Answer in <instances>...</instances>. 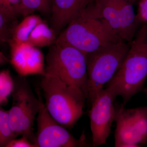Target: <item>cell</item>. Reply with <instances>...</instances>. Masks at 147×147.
I'll list each match as a JSON object with an SVG mask.
<instances>
[{"label":"cell","instance_id":"30bf717a","mask_svg":"<svg viewBox=\"0 0 147 147\" xmlns=\"http://www.w3.org/2000/svg\"><path fill=\"white\" fill-rule=\"evenodd\" d=\"M51 27L57 35L94 0H50Z\"/></svg>","mask_w":147,"mask_h":147},{"label":"cell","instance_id":"8fae6325","mask_svg":"<svg viewBox=\"0 0 147 147\" xmlns=\"http://www.w3.org/2000/svg\"><path fill=\"white\" fill-rule=\"evenodd\" d=\"M115 121V147H138L144 144L134 128L129 109L121 106L117 110Z\"/></svg>","mask_w":147,"mask_h":147},{"label":"cell","instance_id":"e0dca14e","mask_svg":"<svg viewBox=\"0 0 147 147\" xmlns=\"http://www.w3.org/2000/svg\"><path fill=\"white\" fill-rule=\"evenodd\" d=\"M14 87L13 79L8 70H3L0 73V104L5 105L8 101V98L12 94Z\"/></svg>","mask_w":147,"mask_h":147},{"label":"cell","instance_id":"ffe728a7","mask_svg":"<svg viewBox=\"0 0 147 147\" xmlns=\"http://www.w3.org/2000/svg\"><path fill=\"white\" fill-rule=\"evenodd\" d=\"M137 17L139 24H147V0H139Z\"/></svg>","mask_w":147,"mask_h":147},{"label":"cell","instance_id":"3957f363","mask_svg":"<svg viewBox=\"0 0 147 147\" xmlns=\"http://www.w3.org/2000/svg\"><path fill=\"white\" fill-rule=\"evenodd\" d=\"M57 38L86 55L110 43L123 40L102 18L88 7L69 23Z\"/></svg>","mask_w":147,"mask_h":147},{"label":"cell","instance_id":"8992f818","mask_svg":"<svg viewBox=\"0 0 147 147\" xmlns=\"http://www.w3.org/2000/svg\"><path fill=\"white\" fill-rule=\"evenodd\" d=\"M24 76L20 75L13 79L12 105L9 110V121L12 129L18 136L26 137L34 144V124L36 116L44 103L39 89L36 90L37 98Z\"/></svg>","mask_w":147,"mask_h":147},{"label":"cell","instance_id":"d6986e66","mask_svg":"<svg viewBox=\"0 0 147 147\" xmlns=\"http://www.w3.org/2000/svg\"><path fill=\"white\" fill-rule=\"evenodd\" d=\"M21 0H0V12L13 17L19 16Z\"/></svg>","mask_w":147,"mask_h":147},{"label":"cell","instance_id":"6da1fadb","mask_svg":"<svg viewBox=\"0 0 147 147\" xmlns=\"http://www.w3.org/2000/svg\"><path fill=\"white\" fill-rule=\"evenodd\" d=\"M121 67L107 84L125 105L144 87L147 78V24L142 25Z\"/></svg>","mask_w":147,"mask_h":147},{"label":"cell","instance_id":"7c38bea8","mask_svg":"<svg viewBox=\"0 0 147 147\" xmlns=\"http://www.w3.org/2000/svg\"><path fill=\"white\" fill-rule=\"evenodd\" d=\"M119 11L122 39L129 42L133 40L139 25L133 4L130 0H115Z\"/></svg>","mask_w":147,"mask_h":147},{"label":"cell","instance_id":"9a60e30c","mask_svg":"<svg viewBox=\"0 0 147 147\" xmlns=\"http://www.w3.org/2000/svg\"><path fill=\"white\" fill-rule=\"evenodd\" d=\"M35 11L42 13H51L50 0H21L19 15L25 17Z\"/></svg>","mask_w":147,"mask_h":147},{"label":"cell","instance_id":"4fadbf2b","mask_svg":"<svg viewBox=\"0 0 147 147\" xmlns=\"http://www.w3.org/2000/svg\"><path fill=\"white\" fill-rule=\"evenodd\" d=\"M57 36L54 30L43 21L33 30L26 42L36 47H50L56 41Z\"/></svg>","mask_w":147,"mask_h":147},{"label":"cell","instance_id":"277c9868","mask_svg":"<svg viewBox=\"0 0 147 147\" xmlns=\"http://www.w3.org/2000/svg\"><path fill=\"white\" fill-rule=\"evenodd\" d=\"M45 73L81 90L88 98L87 56L57 38L46 55Z\"/></svg>","mask_w":147,"mask_h":147},{"label":"cell","instance_id":"ba28073f","mask_svg":"<svg viewBox=\"0 0 147 147\" xmlns=\"http://www.w3.org/2000/svg\"><path fill=\"white\" fill-rule=\"evenodd\" d=\"M117 96L109 88H103L91 104L90 112L92 146L104 144L111 132L112 124L116 118L117 110L114 101Z\"/></svg>","mask_w":147,"mask_h":147},{"label":"cell","instance_id":"44dd1931","mask_svg":"<svg viewBox=\"0 0 147 147\" xmlns=\"http://www.w3.org/2000/svg\"><path fill=\"white\" fill-rule=\"evenodd\" d=\"M6 147H36V146L26 137L22 136L20 139H15L11 141Z\"/></svg>","mask_w":147,"mask_h":147},{"label":"cell","instance_id":"7a4b0ae2","mask_svg":"<svg viewBox=\"0 0 147 147\" xmlns=\"http://www.w3.org/2000/svg\"><path fill=\"white\" fill-rule=\"evenodd\" d=\"M40 86L49 114L63 126L71 129L84 114L87 97L81 90L57 76L45 73Z\"/></svg>","mask_w":147,"mask_h":147},{"label":"cell","instance_id":"52a82bcc","mask_svg":"<svg viewBox=\"0 0 147 147\" xmlns=\"http://www.w3.org/2000/svg\"><path fill=\"white\" fill-rule=\"evenodd\" d=\"M37 130L35 136L36 147H84L89 146L83 133L76 139L66 128L53 118L42 105L36 118Z\"/></svg>","mask_w":147,"mask_h":147},{"label":"cell","instance_id":"5bb4252c","mask_svg":"<svg viewBox=\"0 0 147 147\" xmlns=\"http://www.w3.org/2000/svg\"><path fill=\"white\" fill-rule=\"evenodd\" d=\"M43 21L40 16L33 14L24 17V20L15 27L11 39L8 42L9 45L26 42L33 30Z\"/></svg>","mask_w":147,"mask_h":147},{"label":"cell","instance_id":"2e32d148","mask_svg":"<svg viewBox=\"0 0 147 147\" xmlns=\"http://www.w3.org/2000/svg\"><path fill=\"white\" fill-rule=\"evenodd\" d=\"M18 136L12 129L9 121V110L0 107V147L7 145Z\"/></svg>","mask_w":147,"mask_h":147},{"label":"cell","instance_id":"ac0fdd59","mask_svg":"<svg viewBox=\"0 0 147 147\" xmlns=\"http://www.w3.org/2000/svg\"><path fill=\"white\" fill-rule=\"evenodd\" d=\"M13 18L0 12V40L1 42H8L11 39L13 30L18 23Z\"/></svg>","mask_w":147,"mask_h":147},{"label":"cell","instance_id":"5b68a950","mask_svg":"<svg viewBox=\"0 0 147 147\" xmlns=\"http://www.w3.org/2000/svg\"><path fill=\"white\" fill-rule=\"evenodd\" d=\"M123 40L110 43L87 55L88 76L87 100L91 104L122 64L130 44Z\"/></svg>","mask_w":147,"mask_h":147},{"label":"cell","instance_id":"9c48e42d","mask_svg":"<svg viewBox=\"0 0 147 147\" xmlns=\"http://www.w3.org/2000/svg\"><path fill=\"white\" fill-rule=\"evenodd\" d=\"M10 46L11 63L20 75L45 74L44 57L36 47L27 42Z\"/></svg>","mask_w":147,"mask_h":147}]
</instances>
